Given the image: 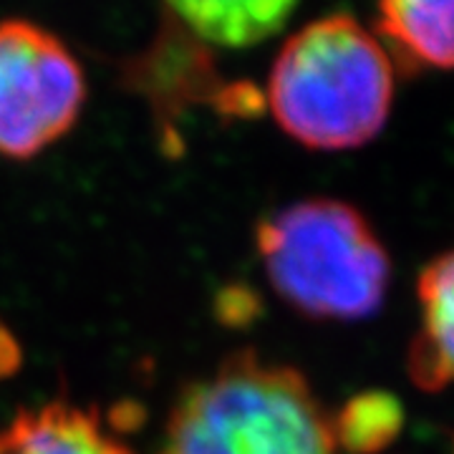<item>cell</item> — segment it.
<instances>
[{"mask_svg":"<svg viewBox=\"0 0 454 454\" xmlns=\"http://www.w3.org/2000/svg\"><path fill=\"white\" fill-rule=\"evenodd\" d=\"M402 424V409L396 399L387 394H361L346 402L339 414H333V429L340 452L372 454L387 447L396 437Z\"/></svg>","mask_w":454,"mask_h":454,"instance_id":"9c48e42d","label":"cell"},{"mask_svg":"<svg viewBox=\"0 0 454 454\" xmlns=\"http://www.w3.org/2000/svg\"><path fill=\"white\" fill-rule=\"evenodd\" d=\"M396 64L379 35L346 13L293 33L268 79L276 124L316 152H346L376 139L389 121Z\"/></svg>","mask_w":454,"mask_h":454,"instance_id":"6da1fadb","label":"cell"},{"mask_svg":"<svg viewBox=\"0 0 454 454\" xmlns=\"http://www.w3.org/2000/svg\"><path fill=\"white\" fill-rule=\"evenodd\" d=\"M86 82L64 41L31 20H0V157L33 160L79 121Z\"/></svg>","mask_w":454,"mask_h":454,"instance_id":"277c9868","label":"cell"},{"mask_svg":"<svg viewBox=\"0 0 454 454\" xmlns=\"http://www.w3.org/2000/svg\"><path fill=\"white\" fill-rule=\"evenodd\" d=\"M160 454H340L333 414L298 369L235 351L179 391Z\"/></svg>","mask_w":454,"mask_h":454,"instance_id":"7a4b0ae2","label":"cell"},{"mask_svg":"<svg viewBox=\"0 0 454 454\" xmlns=\"http://www.w3.org/2000/svg\"><path fill=\"white\" fill-rule=\"evenodd\" d=\"M255 247L278 298L313 321L369 318L389 293V250L343 200L309 197L268 215Z\"/></svg>","mask_w":454,"mask_h":454,"instance_id":"3957f363","label":"cell"},{"mask_svg":"<svg viewBox=\"0 0 454 454\" xmlns=\"http://www.w3.org/2000/svg\"><path fill=\"white\" fill-rule=\"evenodd\" d=\"M0 454H134L97 409L49 402L20 409L0 427Z\"/></svg>","mask_w":454,"mask_h":454,"instance_id":"8992f818","label":"cell"},{"mask_svg":"<svg viewBox=\"0 0 454 454\" xmlns=\"http://www.w3.org/2000/svg\"><path fill=\"white\" fill-rule=\"evenodd\" d=\"M197 38L223 46L247 49L278 33L291 18L298 0H164Z\"/></svg>","mask_w":454,"mask_h":454,"instance_id":"ba28073f","label":"cell"},{"mask_svg":"<svg viewBox=\"0 0 454 454\" xmlns=\"http://www.w3.org/2000/svg\"><path fill=\"white\" fill-rule=\"evenodd\" d=\"M381 43L399 64L454 71V0H376Z\"/></svg>","mask_w":454,"mask_h":454,"instance_id":"52a82bcc","label":"cell"},{"mask_svg":"<svg viewBox=\"0 0 454 454\" xmlns=\"http://www.w3.org/2000/svg\"><path fill=\"white\" fill-rule=\"evenodd\" d=\"M419 325L409 346V379L422 391L454 384V247L432 258L417 280Z\"/></svg>","mask_w":454,"mask_h":454,"instance_id":"5b68a950","label":"cell"},{"mask_svg":"<svg viewBox=\"0 0 454 454\" xmlns=\"http://www.w3.org/2000/svg\"><path fill=\"white\" fill-rule=\"evenodd\" d=\"M18 361V346L11 339V333L5 328H0V376L13 369V364Z\"/></svg>","mask_w":454,"mask_h":454,"instance_id":"30bf717a","label":"cell"}]
</instances>
